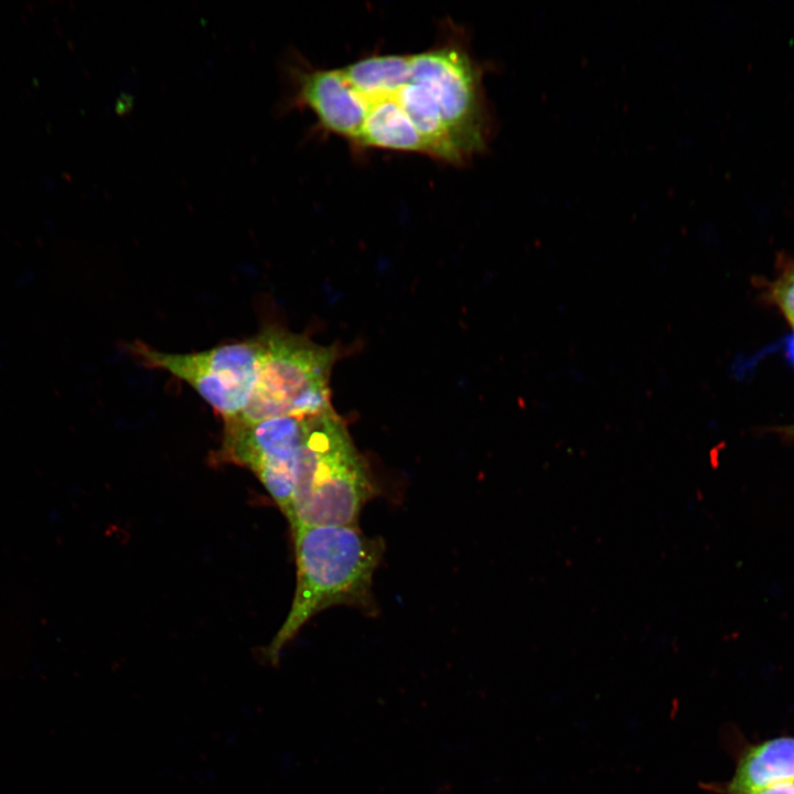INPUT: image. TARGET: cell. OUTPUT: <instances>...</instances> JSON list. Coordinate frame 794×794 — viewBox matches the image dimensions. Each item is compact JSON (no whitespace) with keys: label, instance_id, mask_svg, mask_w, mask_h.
Listing matches in <instances>:
<instances>
[{"label":"cell","instance_id":"8992f818","mask_svg":"<svg viewBox=\"0 0 794 794\" xmlns=\"http://www.w3.org/2000/svg\"><path fill=\"white\" fill-rule=\"evenodd\" d=\"M304 416L258 422H224L221 459L251 470L288 521L291 518L294 465Z\"/></svg>","mask_w":794,"mask_h":794},{"label":"cell","instance_id":"7a4b0ae2","mask_svg":"<svg viewBox=\"0 0 794 794\" xmlns=\"http://www.w3.org/2000/svg\"><path fill=\"white\" fill-rule=\"evenodd\" d=\"M292 533L297 584L289 613L265 651L271 664L321 611L343 604L373 609V576L384 551L380 538L355 526H300Z\"/></svg>","mask_w":794,"mask_h":794},{"label":"cell","instance_id":"52a82bcc","mask_svg":"<svg viewBox=\"0 0 794 794\" xmlns=\"http://www.w3.org/2000/svg\"><path fill=\"white\" fill-rule=\"evenodd\" d=\"M794 782V738L765 741L748 751L728 785V794H760Z\"/></svg>","mask_w":794,"mask_h":794},{"label":"cell","instance_id":"ba28073f","mask_svg":"<svg viewBox=\"0 0 794 794\" xmlns=\"http://www.w3.org/2000/svg\"><path fill=\"white\" fill-rule=\"evenodd\" d=\"M781 272L766 285L765 297L794 328V260L780 256Z\"/></svg>","mask_w":794,"mask_h":794},{"label":"cell","instance_id":"30bf717a","mask_svg":"<svg viewBox=\"0 0 794 794\" xmlns=\"http://www.w3.org/2000/svg\"><path fill=\"white\" fill-rule=\"evenodd\" d=\"M771 430L782 436L784 440H794V425L774 427Z\"/></svg>","mask_w":794,"mask_h":794},{"label":"cell","instance_id":"3957f363","mask_svg":"<svg viewBox=\"0 0 794 794\" xmlns=\"http://www.w3.org/2000/svg\"><path fill=\"white\" fill-rule=\"evenodd\" d=\"M374 494L365 461L332 406L304 416L294 465L291 529L355 526Z\"/></svg>","mask_w":794,"mask_h":794},{"label":"cell","instance_id":"5b68a950","mask_svg":"<svg viewBox=\"0 0 794 794\" xmlns=\"http://www.w3.org/2000/svg\"><path fill=\"white\" fill-rule=\"evenodd\" d=\"M129 352L147 367L187 383L224 421L237 417L253 394L260 364L258 335L195 353H165L142 342Z\"/></svg>","mask_w":794,"mask_h":794},{"label":"cell","instance_id":"6da1fadb","mask_svg":"<svg viewBox=\"0 0 794 794\" xmlns=\"http://www.w3.org/2000/svg\"><path fill=\"white\" fill-rule=\"evenodd\" d=\"M484 69L458 28L429 49L410 53L408 66L388 89L361 98H387L420 136L426 155L453 165L483 153L494 121L483 85Z\"/></svg>","mask_w":794,"mask_h":794},{"label":"cell","instance_id":"277c9868","mask_svg":"<svg viewBox=\"0 0 794 794\" xmlns=\"http://www.w3.org/2000/svg\"><path fill=\"white\" fill-rule=\"evenodd\" d=\"M257 335L261 352L253 394L244 410L227 421L251 423L331 407L329 382L336 355L333 347L277 326Z\"/></svg>","mask_w":794,"mask_h":794},{"label":"cell","instance_id":"9c48e42d","mask_svg":"<svg viewBox=\"0 0 794 794\" xmlns=\"http://www.w3.org/2000/svg\"><path fill=\"white\" fill-rule=\"evenodd\" d=\"M760 794H794V782L777 784L761 792Z\"/></svg>","mask_w":794,"mask_h":794}]
</instances>
